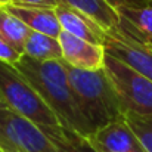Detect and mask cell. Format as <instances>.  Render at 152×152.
I'll use <instances>...</instances> for the list:
<instances>
[{
  "mask_svg": "<svg viewBox=\"0 0 152 152\" xmlns=\"http://www.w3.org/2000/svg\"><path fill=\"white\" fill-rule=\"evenodd\" d=\"M16 18H19L30 30L43 33L52 37H59L62 33V27L59 24L55 7L45 6H19V4H7L4 7Z\"/></svg>",
  "mask_w": 152,
  "mask_h": 152,
  "instance_id": "obj_11",
  "label": "cell"
},
{
  "mask_svg": "<svg viewBox=\"0 0 152 152\" xmlns=\"http://www.w3.org/2000/svg\"><path fill=\"white\" fill-rule=\"evenodd\" d=\"M124 118L137 136L145 152H152V117H142L133 112H124Z\"/></svg>",
  "mask_w": 152,
  "mask_h": 152,
  "instance_id": "obj_16",
  "label": "cell"
},
{
  "mask_svg": "<svg viewBox=\"0 0 152 152\" xmlns=\"http://www.w3.org/2000/svg\"><path fill=\"white\" fill-rule=\"evenodd\" d=\"M55 12L58 15L62 31H66L78 39H83V40L95 43V45H101V46L105 45L108 33L87 15L69 7L66 4H62V3H59L55 7Z\"/></svg>",
  "mask_w": 152,
  "mask_h": 152,
  "instance_id": "obj_10",
  "label": "cell"
},
{
  "mask_svg": "<svg viewBox=\"0 0 152 152\" xmlns=\"http://www.w3.org/2000/svg\"><path fill=\"white\" fill-rule=\"evenodd\" d=\"M105 52L152 81V46L139 43L121 33L108 34L105 40Z\"/></svg>",
  "mask_w": 152,
  "mask_h": 152,
  "instance_id": "obj_6",
  "label": "cell"
},
{
  "mask_svg": "<svg viewBox=\"0 0 152 152\" xmlns=\"http://www.w3.org/2000/svg\"><path fill=\"white\" fill-rule=\"evenodd\" d=\"M21 53L15 50L10 45H7L1 37H0V61L3 62H7L10 65H15L19 59H21Z\"/></svg>",
  "mask_w": 152,
  "mask_h": 152,
  "instance_id": "obj_17",
  "label": "cell"
},
{
  "mask_svg": "<svg viewBox=\"0 0 152 152\" xmlns=\"http://www.w3.org/2000/svg\"><path fill=\"white\" fill-rule=\"evenodd\" d=\"M12 4L19 6H45V7H56L59 0H12Z\"/></svg>",
  "mask_w": 152,
  "mask_h": 152,
  "instance_id": "obj_18",
  "label": "cell"
},
{
  "mask_svg": "<svg viewBox=\"0 0 152 152\" xmlns=\"http://www.w3.org/2000/svg\"><path fill=\"white\" fill-rule=\"evenodd\" d=\"M13 66L31 83L62 126L90 137V130L74 99L64 61H36L22 55Z\"/></svg>",
  "mask_w": 152,
  "mask_h": 152,
  "instance_id": "obj_1",
  "label": "cell"
},
{
  "mask_svg": "<svg viewBox=\"0 0 152 152\" xmlns=\"http://www.w3.org/2000/svg\"><path fill=\"white\" fill-rule=\"evenodd\" d=\"M114 9L118 6H124V4H145L149 3L152 0H106Z\"/></svg>",
  "mask_w": 152,
  "mask_h": 152,
  "instance_id": "obj_19",
  "label": "cell"
},
{
  "mask_svg": "<svg viewBox=\"0 0 152 152\" xmlns=\"http://www.w3.org/2000/svg\"><path fill=\"white\" fill-rule=\"evenodd\" d=\"M115 10L120 18L117 33L152 46V1L145 4H124L115 7Z\"/></svg>",
  "mask_w": 152,
  "mask_h": 152,
  "instance_id": "obj_9",
  "label": "cell"
},
{
  "mask_svg": "<svg viewBox=\"0 0 152 152\" xmlns=\"http://www.w3.org/2000/svg\"><path fill=\"white\" fill-rule=\"evenodd\" d=\"M59 3L66 4L87 15L96 24H99L108 34L118 31L120 25L118 13L106 0H59Z\"/></svg>",
  "mask_w": 152,
  "mask_h": 152,
  "instance_id": "obj_12",
  "label": "cell"
},
{
  "mask_svg": "<svg viewBox=\"0 0 152 152\" xmlns=\"http://www.w3.org/2000/svg\"><path fill=\"white\" fill-rule=\"evenodd\" d=\"M98 152H145L124 115L89 137Z\"/></svg>",
  "mask_w": 152,
  "mask_h": 152,
  "instance_id": "obj_8",
  "label": "cell"
},
{
  "mask_svg": "<svg viewBox=\"0 0 152 152\" xmlns=\"http://www.w3.org/2000/svg\"><path fill=\"white\" fill-rule=\"evenodd\" d=\"M40 129L59 152H98L89 137L62 124L40 126Z\"/></svg>",
  "mask_w": 152,
  "mask_h": 152,
  "instance_id": "obj_13",
  "label": "cell"
},
{
  "mask_svg": "<svg viewBox=\"0 0 152 152\" xmlns=\"http://www.w3.org/2000/svg\"><path fill=\"white\" fill-rule=\"evenodd\" d=\"M103 69L111 80L124 112L152 117V81L106 53Z\"/></svg>",
  "mask_w": 152,
  "mask_h": 152,
  "instance_id": "obj_4",
  "label": "cell"
},
{
  "mask_svg": "<svg viewBox=\"0 0 152 152\" xmlns=\"http://www.w3.org/2000/svg\"><path fill=\"white\" fill-rule=\"evenodd\" d=\"M0 106H3V102H1V99H0Z\"/></svg>",
  "mask_w": 152,
  "mask_h": 152,
  "instance_id": "obj_21",
  "label": "cell"
},
{
  "mask_svg": "<svg viewBox=\"0 0 152 152\" xmlns=\"http://www.w3.org/2000/svg\"><path fill=\"white\" fill-rule=\"evenodd\" d=\"M58 40L61 43L62 61L65 64L87 71H96L103 68L106 56L103 46L78 39L66 31H62Z\"/></svg>",
  "mask_w": 152,
  "mask_h": 152,
  "instance_id": "obj_7",
  "label": "cell"
},
{
  "mask_svg": "<svg viewBox=\"0 0 152 152\" xmlns=\"http://www.w3.org/2000/svg\"><path fill=\"white\" fill-rule=\"evenodd\" d=\"M0 152H59L40 126L0 106Z\"/></svg>",
  "mask_w": 152,
  "mask_h": 152,
  "instance_id": "obj_5",
  "label": "cell"
},
{
  "mask_svg": "<svg viewBox=\"0 0 152 152\" xmlns=\"http://www.w3.org/2000/svg\"><path fill=\"white\" fill-rule=\"evenodd\" d=\"M30 28L13 13L0 7V37L15 50L24 55L25 42L30 36Z\"/></svg>",
  "mask_w": 152,
  "mask_h": 152,
  "instance_id": "obj_15",
  "label": "cell"
},
{
  "mask_svg": "<svg viewBox=\"0 0 152 152\" xmlns=\"http://www.w3.org/2000/svg\"><path fill=\"white\" fill-rule=\"evenodd\" d=\"M65 64V62H64ZM77 106L93 136L99 129L121 118L123 106L105 69L87 71L65 64Z\"/></svg>",
  "mask_w": 152,
  "mask_h": 152,
  "instance_id": "obj_2",
  "label": "cell"
},
{
  "mask_svg": "<svg viewBox=\"0 0 152 152\" xmlns=\"http://www.w3.org/2000/svg\"><path fill=\"white\" fill-rule=\"evenodd\" d=\"M10 3H12V0H0V7H6Z\"/></svg>",
  "mask_w": 152,
  "mask_h": 152,
  "instance_id": "obj_20",
  "label": "cell"
},
{
  "mask_svg": "<svg viewBox=\"0 0 152 152\" xmlns=\"http://www.w3.org/2000/svg\"><path fill=\"white\" fill-rule=\"evenodd\" d=\"M24 55L36 61H62V49L58 37L33 30L25 42Z\"/></svg>",
  "mask_w": 152,
  "mask_h": 152,
  "instance_id": "obj_14",
  "label": "cell"
},
{
  "mask_svg": "<svg viewBox=\"0 0 152 152\" xmlns=\"http://www.w3.org/2000/svg\"><path fill=\"white\" fill-rule=\"evenodd\" d=\"M0 99L3 106L37 126L61 124L55 112L42 99L31 83L13 65L3 61H0Z\"/></svg>",
  "mask_w": 152,
  "mask_h": 152,
  "instance_id": "obj_3",
  "label": "cell"
}]
</instances>
